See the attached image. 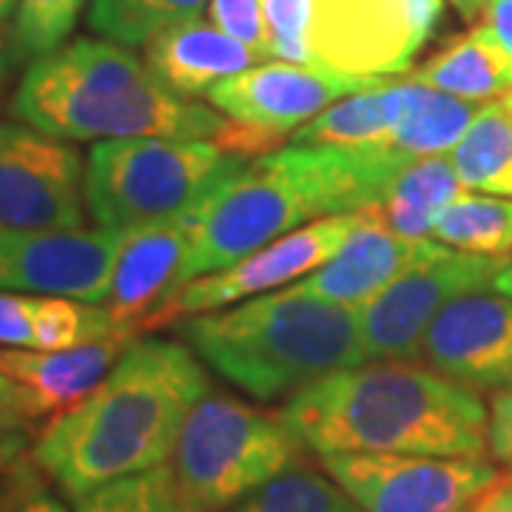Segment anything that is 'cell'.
<instances>
[{
	"label": "cell",
	"mask_w": 512,
	"mask_h": 512,
	"mask_svg": "<svg viewBox=\"0 0 512 512\" xmlns=\"http://www.w3.org/2000/svg\"><path fill=\"white\" fill-rule=\"evenodd\" d=\"M487 447H490L495 461L512 464V387L495 393L493 407H490Z\"/></svg>",
	"instance_id": "cell-36"
},
{
	"label": "cell",
	"mask_w": 512,
	"mask_h": 512,
	"mask_svg": "<svg viewBox=\"0 0 512 512\" xmlns=\"http://www.w3.org/2000/svg\"><path fill=\"white\" fill-rule=\"evenodd\" d=\"M208 390L205 367L185 345L134 339L83 402L49 419L32 458L69 498L163 467Z\"/></svg>",
	"instance_id": "cell-1"
},
{
	"label": "cell",
	"mask_w": 512,
	"mask_h": 512,
	"mask_svg": "<svg viewBox=\"0 0 512 512\" xmlns=\"http://www.w3.org/2000/svg\"><path fill=\"white\" fill-rule=\"evenodd\" d=\"M9 111L20 123L66 143L83 140H214L228 123L211 106L165 89L114 40L80 37L37 57L20 80Z\"/></svg>",
	"instance_id": "cell-4"
},
{
	"label": "cell",
	"mask_w": 512,
	"mask_h": 512,
	"mask_svg": "<svg viewBox=\"0 0 512 512\" xmlns=\"http://www.w3.org/2000/svg\"><path fill=\"white\" fill-rule=\"evenodd\" d=\"M464 191L453 157L430 154L404 165L387 183L379 202L365 211L399 237L433 239L439 214Z\"/></svg>",
	"instance_id": "cell-21"
},
{
	"label": "cell",
	"mask_w": 512,
	"mask_h": 512,
	"mask_svg": "<svg viewBox=\"0 0 512 512\" xmlns=\"http://www.w3.org/2000/svg\"><path fill=\"white\" fill-rule=\"evenodd\" d=\"M493 291L504 293V296H510L512 299V259L504 262V268H501L498 276L493 279Z\"/></svg>",
	"instance_id": "cell-43"
},
{
	"label": "cell",
	"mask_w": 512,
	"mask_h": 512,
	"mask_svg": "<svg viewBox=\"0 0 512 512\" xmlns=\"http://www.w3.org/2000/svg\"><path fill=\"white\" fill-rule=\"evenodd\" d=\"M504 262L507 259L467 254L447 245L421 259L365 308H359L367 362L419 359L424 333L433 319L467 293L490 291Z\"/></svg>",
	"instance_id": "cell-10"
},
{
	"label": "cell",
	"mask_w": 512,
	"mask_h": 512,
	"mask_svg": "<svg viewBox=\"0 0 512 512\" xmlns=\"http://www.w3.org/2000/svg\"><path fill=\"white\" fill-rule=\"evenodd\" d=\"M410 77L461 100L493 103L512 92V60L484 26H476L441 46Z\"/></svg>",
	"instance_id": "cell-22"
},
{
	"label": "cell",
	"mask_w": 512,
	"mask_h": 512,
	"mask_svg": "<svg viewBox=\"0 0 512 512\" xmlns=\"http://www.w3.org/2000/svg\"><path fill=\"white\" fill-rule=\"evenodd\" d=\"M18 512H69L66 510V504L55 498V495H49L46 490H40L37 495H32Z\"/></svg>",
	"instance_id": "cell-41"
},
{
	"label": "cell",
	"mask_w": 512,
	"mask_h": 512,
	"mask_svg": "<svg viewBox=\"0 0 512 512\" xmlns=\"http://www.w3.org/2000/svg\"><path fill=\"white\" fill-rule=\"evenodd\" d=\"M268 18V52L282 63L313 66L308 49L311 0H265Z\"/></svg>",
	"instance_id": "cell-31"
},
{
	"label": "cell",
	"mask_w": 512,
	"mask_h": 512,
	"mask_svg": "<svg viewBox=\"0 0 512 512\" xmlns=\"http://www.w3.org/2000/svg\"><path fill=\"white\" fill-rule=\"evenodd\" d=\"M211 23L220 26L225 35L239 40L251 52L268 60V18H265V0H211L208 3Z\"/></svg>",
	"instance_id": "cell-32"
},
{
	"label": "cell",
	"mask_w": 512,
	"mask_h": 512,
	"mask_svg": "<svg viewBox=\"0 0 512 512\" xmlns=\"http://www.w3.org/2000/svg\"><path fill=\"white\" fill-rule=\"evenodd\" d=\"M37 296L0 291V345L32 348L35 339Z\"/></svg>",
	"instance_id": "cell-33"
},
{
	"label": "cell",
	"mask_w": 512,
	"mask_h": 512,
	"mask_svg": "<svg viewBox=\"0 0 512 512\" xmlns=\"http://www.w3.org/2000/svg\"><path fill=\"white\" fill-rule=\"evenodd\" d=\"M15 60H20L18 46H15V35L0 26V92L9 83V74L15 69Z\"/></svg>",
	"instance_id": "cell-40"
},
{
	"label": "cell",
	"mask_w": 512,
	"mask_h": 512,
	"mask_svg": "<svg viewBox=\"0 0 512 512\" xmlns=\"http://www.w3.org/2000/svg\"><path fill=\"white\" fill-rule=\"evenodd\" d=\"M441 18L444 0H311L313 66L365 80L404 74Z\"/></svg>",
	"instance_id": "cell-9"
},
{
	"label": "cell",
	"mask_w": 512,
	"mask_h": 512,
	"mask_svg": "<svg viewBox=\"0 0 512 512\" xmlns=\"http://www.w3.org/2000/svg\"><path fill=\"white\" fill-rule=\"evenodd\" d=\"M191 251V217L148 222L128 228L114 262L111 291L106 299L114 325L123 336L146 333L151 313L180 288L185 256Z\"/></svg>",
	"instance_id": "cell-16"
},
{
	"label": "cell",
	"mask_w": 512,
	"mask_h": 512,
	"mask_svg": "<svg viewBox=\"0 0 512 512\" xmlns=\"http://www.w3.org/2000/svg\"><path fill=\"white\" fill-rule=\"evenodd\" d=\"M126 231H26L0 225V291L106 302Z\"/></svg>",
	"instance_id": "cell-14"
},
{
	"label": "cell",
	"mask_w": 512,
	"mask_h": 512,
	"mask_svg": "<svg viewBox=\"0 0 512 512\" xmlns=\"http://www.w3.org/2000/svg\"><path fill=\"white\" fill-rule=\"evenodd\" d=\"M35 421H40V416L29 393L15 379L0 373V433H18V430L29 433Z\"/></svg>",
	"instance_id": "cell-35"
},
{
	"label": "cell",
	"mask_w": 512,
	"mask_h": 512,
	"mask_svg": "<svg viewBox=\"0 0 512 512\" xmlns=\"http://www.w3.org/2000/svg\"><path fill=\"white\" fill-rule=\"evenodd\" d=\"M74 512H188L174 484L171 467H154L137 476L117 478L89 493L74 495Z\"/></svg>",
	"instance_id": "cell-29"
},
{
	"label": "cell",
	"mask_w": 512,
	"mask_h": 512,
	"mask_svg": "<svg viewBox=\"0 0 512 512\" xmlns=\"http://www.w3.org/2000/svg\"><path fill=\"white\" fill-rule=\"evenodd\" d=\"M319 461L365 512H461L501 476L484 456L342 453Z\"/></svg>",
	"instance_id": "cell-11"
},
{
	"label": "cell",
	"mask_w": 512,
	"mask_h": 512,
	"mask_svg": "<svg viewBox=\"0 0 512 512\" xmlns=\"http://www.w3.org/2000/svg\"><path fill=\"white\" fill-rule=\"evenodd\" d=\"M242 160L214 140H100L86 160V208L114 231L171 220L205 200Z\"/></svg>",
	"instance_id": "cell-7"
},
{
	"label": "cell",
	"mask_w": 512,
	"mask_h": 512,
	"mask_svg": "<svg viewBox=\"0 0 512 512\" xmlns=\"http://www.w3.org/2000/svg\"><path fill=\"white\" fill-rule=\"evenodd\" d=\"M29 450V433L18 430V433H0V478L6 476L20 458Z\"/></svg>",
	"instance_id": "cell-39"
},
{
	"label": "cell",
	"mask_w": 512,
	"mask_h": 512,
	"mask_svg": "<svg viewBox=\"0 0 512 512\" xmlns=\"http://www.w3.org/2000/svg\"><path fill=\"white\" fill-rule=\"evenodd\" d=\"M330 72L322 66L299 63H265L251 66L214 86L208 100L214 109L228 114V123L214 137V143L237 157L271 154L293 131L305 126L316 114L336 100L365 92L382 83Z\"/></svg>",
	"instance_id": "cell-8"
},
{
	"label": "cell",
	"mask_w": 512,
	"mask_h": 512,
	"mask_svg": "<svg viewBox=\"0 0 512 512\" xmlns=\"http://www.w3.org/2000/svg\"><path fill=\"white\" fill-rule=\"evenodd\" d=\"M421 92L419 80L407 77H384L382 83L365 92L333 103L322 114H316L299 131H293L291 146L305 148H342L356 151L382 143L384 137L407 117Z\"/></svg>",
	"instance_id": "cell-20"
},
{
	"label": "cell",
	"mask_w": 512,
	"mask_h": 512,
	"mask_svg": "<svg viewBox=\"0 0 512 512\" xmlns=\"http://www.w3.org/2000/svg\"><path fill=\"white\" fill-rule=\"evenodd\" d=\"M461 512H512V476H498Z\"/></svg>",
	"instance_id": "cell-38"
},
{
	"label": "cell",
	"mask_w": 512,
	"mask_h": 512,
	"mask_svg": "<svg viewBox=\"0 0 512 512\" xmlns=\"http://www.w3.org/2000/svg\"><path fill=\"white\" fill-rule=\"evenodd\" d=\"M282 419L319 458L342 453L456 458L490 450V410L476 390L410 359L330 373L293 393Z\"/></svg>",
	"instance_id": "cell-2"
},
{
	"label": "cell",
	"mask_w": 512,
	"mask_h": 512,
	"mask_svg": "<svg viewBox=\"0 0 512 512\" xmlns=\"http://www.w3.org/2000/svg\"><path fill=\"white\" fill-rule=\"evenodd\" d=\"M453 6H456V12L464 20H476L484 15V6H487V0H450Z\"/></svg>",
	"instance_id": "cell-42"
},
{
	"label": "cell",
	"mask_w": 512,
	"mask_h": 512,
	"mask_svg": "<svg viewBox=\"0 0 512 512\" xmlns=\"http://www.w3.org/2000/svg\"><path fill=\"white\" fill-rule=\"evenodd\" d=\"M404 165L382 148L305 146L242 163L188 211L191 251L180 285L231 268L242 256L305 228V222L376 205Z\"/></svg>",
	"instance_id": "cell-3"
},
{
	"label": "cell",
	"mask_w": 512,
	"mask_h": 512,
	"mask_svg": "<svg viewBox=\"0 0 512 512\" xmlns=\"http://www.w3.org/2000/svg\"><path fill=\"white\" fill-rule=\"evenodd\" d=\"M15 6H18V0H0V23L15 15Z\"/></svg>",
	"instance_id": "cell-44"
},
{
	"label": "cell",
	"mask_w": 512,
	"mask_h": 512,
	"mask_svg": "<svg viewBox=\"0 0 512 512\" xmlns=\"http://www.w3.org/2000/svg\"><path fill=\"white\" fill-rule=\"evenodd\" d=\"M481 106L484 103L461 100V97L444 94L421 83L419 97L413 109L407 111V117L382 143L367 148H382L404 163L430 157V154H450L458 146V140L467 134Z\"/></svg>",
	"instance_id": "cell-23"
},
{
	"label": "cell",
	"mask_w": 512,
	"mask_h": 512,
	"mask_svg": "<svg viewBox=\"0 0 512 512\" xmlns=\"http://www.w3.org/2000/svg\"><path fill=\"white\" fill-rule=\"evenodd\" d=\"M439 248L441 242L433 239L399 237L365 211V220L345 239V245L322 268L302 276L299 285L313 296L359 311Z\"/></svg>",
	"instance_id": "cell-17"
},
{
	"label": "cell",
	"mask_w": 512,
	"mask_h": 512,
	"mask_svg": "<svg viewBox=\"0 0 512 512\" xmlns=\"http://www.w3.org/2000/svg\"><path fill=\"white\" fill-rule=\"evenodd\" d=\"M228 512H365L333 478L296 464Z\"/></svg>",
	"instance_id": "cell-27"
},
{
	"label": "cell",
	"mask_w": 512,
	"mask_h": 512,
	"mask_svg": "<svg viewBox=\"0 0 512 512\" xmlns=\"http://www.w3.org/2000/svg\"><path fill=\"white\" fill-rule=\"evenodd\" d=\"M86 165L66 140L26 123H0V225L80 231L86 225Z\"/></svg>",
	"instance_id": "cell-13"
},
{
	"label": "cell",
	"mask_w": 512,
	"mask_h": 512,
	"mask_svg": "<svg viewBox=\"0 0 512 512\" xmlns=\"http://www.w3.org/2000/svg\"><path fill=\"white\" fill-rule=\"evenodd\" d=\"M40 490H46L43 473L35 464V458L23 456L6 476L0 478V512H18Z\"/></svg>",
	"instance_id": "cell-34"
},
{
	"label": "cell",
	"mask_w": 512,
	"mask_h": 512,
	"mask_svg": "<svg viewBox=\"0 0 512 512\" xmlns=\"http://www.w3.org/2000/svg\"><path fill=\"white\" fill-rule=\"evenodd\" d=\"M362 220H365V211L316 220L288 237L259 248L254 254L242 256L231 268L185 282L151 313V319L146 322V333L177 325V322L200 316V313L220 311L225 305L274 291L279 285L299 282L302 276L322 268L330 256L345 245V239L362 225Z\"/></svg>",
	"instance_id": "cell-12"
},
{
	"label": "cell",
	"mask_w": 512,
	"mask_h": 512,
	"mask_svg": "<svg viewBox=\"0 0 512 512\" xmlns=\"http://www.w3.org/2000/svg\"><path fill=\"white\" fill-rule=\"evenodd\" d=\"M305 453L282 413L231 396H205L185 421L168 467L188 512H228L302 464Z\"/></svg>",
	"instance_id": "cell-6"
},
{
	"label": "cell",
	"mask_w": 512,
	"mask_h": 512,
	"mask_svg": "<svg viewBox=\"0 0 512 512\" xmlns=\"http://www.w3.org/2000/svg\"><path fill=\"white\" fill-rule=\"evenodd\" d=\"M148 72L177 97L211 94L222 80L256 66L262 57L225 35L208 20H183L154 35L143 46Z\"/></svg>",
	"instance_id": "cell-18"
},
{
	"label": "cell",
	"mask_w": 512,
	"mask_h": 512,
	"mask_svg": "<svg viewBox=\"0 0 512 512\" xmlns=\"http://www.w3.org/2000/svg\"><path fill=\"white\" fill-rule=\"evenodd\" d=\"M106 339H128L114 325L109 308L69 296H37L35 339L29 350H72Z\"/></svg>",
	"instance_id": "cell-28"
},
{
	"label": "cell",
	"mask_w": 512,
	"mask_h": 512,
	"mask_svg": "<svg viewBox=\"0 0 512 512\" xmlns=\"http://www.w3.org/2000/svg\"><path fill=\"white\" fill-rule=\"evenodd\" d=\"M134 339H106L72 350H0V373L29 393L40 419H55L80 404L111 373Z\"/></svg>",
	"instance_id": "cell-19"
},
{
	"label": "cell",
	"mask_w": 512,
	"mask_h": 512,
	"mask_svg": "<svg viewBox=\"0 0 512 512\" xmlns=\"http://www.w3.org/2000/svg\"><path fill=\"white\" fill-rule=\"evenodd\" d=\"M433 239L467 254L512 259V200L461 194L439 214Z\"/></svg>",
	"instance_id": "cell-25"
},
{
	"label": "cell",
	"mask_w": 512,
	"mask_h": 512,
	"mask_svg": "<svg viewBox=\"0 0 512 512\" xmlns=\"http://www.w3.org/2000/svg\"><path fill=\"white\" fill-rule=\"evenodd\" d=\"M86 0H18L15 6V46L20 57H46L57 52L74 32Z\"/></svg>",
	"instance_id": "cell-30"
},
{
	"label": "cell",
	"mask_w": 512,
	"mask_h": 512,
	"mask_svg": "<svg viewBox=\"0 0 512 512\" xmlns=\"http://www.w3.org/2000/svg\"><path fill=\"white\" fill-rule=\"evenodd\" d=\"M174 328L205 365L259 402L367 362L359 311L313 296L299 282Z\"/></svg>",
	"instance_id": "cell-5"
},
{
	"label": "cell",
	"mask_w": 512,
	"mask_h": 512,
	"mask_svg": "<svg viewBox=\"0 0 512 512\" xmlns=\"http://www.w3.org/2000/svg\"><path fill=\"white\" fill-rule=\"evenodd\" d=\"M419 359L476 393L512 387V299L478 291L450 302L424 333Z\"/></svg>",
	"instance_id": "cell-15"
},
{
	"label": "cell",
	"mask_w": 512,
	"mask_h": 512,
	"mask_svg": "<svg viewBox=\"0 0 512 512\" xmlns=\"http://www.w3.org/2000/svg\"><path fill=\"white\" fill-rule=\"evenodd\" d=\"M208 0H92L89 29L120 46H146L154 35L202 15Z\"/></svg>",
	"instance_id": "cell-26"
},
{
	"label": "cell",
	"mask_w": 512,
	"mask_h": 512,
	"mask_svg": "<svg viewBox=\"0 0 512 512\" xmlns=\"http://www.w3.org/2000/svg\"><path fill=\"white\" fill-rule=\"evenodd\" d=\"M450 157L467 191L512 200V117L501 100L478 109Z\"/></svg>",
	"instance_id": "cell-24"
},
{
	"label": "cell",
	"mask_w": 512,
	"mask_h": 512,
	"mask_svg": "<svg viewBox=\"0 0 512 512\" xmlns=\"http://www.w3.org/2000/svg\"><path fill=\"white\" fill-rule=\"evenodd\" d=\"M481 26L512 60V0H487Z\"/></svg>",
	"instance_id": "cell-37"
},
{
	"label": "cell",
	"mask_w": 512,
	"mask_h": 512,
	"mask_svg": "<svg viewBox=\"0 0 512 512\" xmlns=\"http://www.w3.org/2000/svg\"><path fill=\"white\" fill-rule=\"evenodd\" d=\"M501 103H504V109L510 111V117H512V92L507 94V97H504V100H501Z\"/></svg>",
	"instance_id": "cell-45"
}]
</instances>
